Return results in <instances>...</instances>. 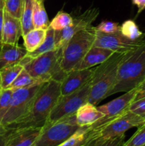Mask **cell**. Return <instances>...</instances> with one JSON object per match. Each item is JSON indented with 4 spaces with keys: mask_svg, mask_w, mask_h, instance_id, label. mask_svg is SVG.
I'll list each match as a JSON object with an SVG mask.
<instances>
[{
    "mask_svg": "<svg viewBox=\"0 0 145 146\" xmlns=\"http://www.w3.org/2000/svg\"><path fill=\"white\" fill-rule=\"evenodd\" d=\"M61 96V81L51 79L45 82L34 97L27 112L8 130L42 128L48 121Z\"/></svg>",
    "mask_w": 145,
    "mask_h": 146,
    "instance_id": "cell-1",
    "label": "cell"
},
{
    "mask_svg": "<svg viewBox=\"0 0 145 146\" xmlns=\"http://www.w3.org/2000/svg\"><path fill=\"white\" fill-rule=\"evenodd\" d=\"M145 79V39L125 53L119 64L116 83L109 96L136 88Z\"/></svg>",
    "mask_w": 145,
    "mask_h": 146,
    "instance_id": "cell-2",
    "label": "cell"
},
{
    "mask_svg": "<svg viewBox=\"0 0 145 146\" xmlns=\"http://www.w3.org/2000/svg\"><path fill=\"white\" fill-rule=\"evenodd\" d=\"M124 54L115 52L106 61L94 68L90 80L88 102L96 106L109 96L116 83L118 67Z\"/></svg>",
    "mask_w": 145,
    "mask_h": 146,
    "instance_id": "cell-3",
    "label": "cell"
},
{
    "mask_svg": "<svg viewBox=\"0 0 145 146\" xmlns=\"http://www.w3.org/2000/svg\"><path fill=\"white\" fill-rule=\"evenodd\" d=\"M144 123V119L128 110L116 118L88 126V133L85 143L117 138L125 135L128 130Z\"/></svg>",
    "mask_w": 145,
    "mask_h": 146,
    "instance_id": "cell-4",
    "label": "cell"
},
{
    "mask_svg": "<svg viewBox=\"0 0 145 146\" xmlns=\"http://www.w3.org/2000/svg\"><path fill=\"white\" fill-rule=\"evenodd\" d=\"M63 48H55L34 58L24 57L19 64L31 76L45 83L51 79L61 81L65 76L61 68Z\"/></svg>",
    "mask_w": 145,
    "mask_h": 146,
    "instance_id": "cell-5",
    "label": "cell"
},
{
    "mask_svg": "<svg viewBox=\"0 0 145 146\" xmlns=\"http://www.w3.org/2000/svg\"><path fill=\"white\" fill-rule=\"evenodd\" d=\"M96 28H89L75 34L63 48L61 68L65 74L72 71L80 62L90 48L93 46Z\"/></svg>",
    "mask_w": 145,
    "mask_h": 146,
    "instance_id": "cell-6",
    "label": "cell"
},
{
    "mask_svg": "<svg viewBox=\"0 0 145 146\" xmlns=\"http://www.w3.org/2000/svg\"><path fill=\"white\" fill-rule=\"evenodd\" d=\"M80 128V126L77 123L75 113L54 122H46L42 127L35 146H58Z\"/></svg>",
    "mask_w": 145,
    "mask_h": 146,
    "instance_id": "cell-7",
    "label": "cell"
},
{
    "mask_svg": "<svg viewBox=\"0 0 145 146\" xmlns=\"http://www.w3.org/2000/svg\"><path fill=\"white\" fill-rule=\"evenodd\" d=\"M44 84L34 86L29 88L13 89L10 107L1 123L2 126L8 130L9 128L24 115L29 108L34 97Z\"/></svg>",
    "mask_w": 145,
    "mask_h": 146,
    "instance_id": "cell-8",
    "label": "cell"
},
{
    "mask_svg": "<svg viewBox=\"0 0 145 146\" xmlns=\"http://www.w3.org/2000/svg\"><path fill=\"white\" fill-rule=\"evenodd\" d=\"M90 81L82 88L65 96H61L51 111L47 122H54L76 113L78 108L88 102Z\"/></svg>",
    "mask_w": 145,
    "mask_h": 146,
    "instance_id": "cell-9",
    "label": "cell"
},
{
    "mask_svg": "<svg viewBox=\"0 0 145 146\" xmlns=\"http://www.w3.org/2000/svg\"><path fill=\"white\" fill-rule=\"evenodd\" d=\"M98 9H88L72 19V24L60 31H55L56 48H63L71 38L79 31L90 27L99 15Z\"/></svg>",
    "mask_w": 145,
    "mask_h": 146,
    "instance_id": "cell-10",
    "label": "cell"
},
{
    "mask_svg": "<svg viewBox=\"0 0 145 146\" xmlns=\"http://www.w3.org/2000/svg\"><path fill=\"white\" fill-rule=\"evenodd\" d=\"M142 41H130L124 36L120 31L114 34H105L96 29V36L92 46L106 48L113 52L126 53L139 45Z\"/></svg>",
    "mask_w": 145,
    "mask_h": 146,
    "instance_id": "cell-11",
    "label": "cell"
},
{
    "mask_svg": "<svg viewBox=\"0 0 145 146\" xmlns=\"http://www.w3.org/2000/svg\"><path fill=\"white\" fill-rule=\"evenodd\" d=\"M136 91V88H134L131 91L125 92L124 95L120 96L104 105L98 106V110L104 114V117L95 123H102L107 120L112 119L128 111L130 104L134 100Z\"/></svg>",
    "mask_w": 145,
    "mask_h": 146,
    "instance_id": "cell-12",
    "label": "cell"
},
{
    "mask_svg": "<svg viewBox=\"0 0 145 146\" xmlns=\"http://www.w3.org/2000/svg\"><path fill=\"white\" fill-rule=\"evenodd\" d=\"M94 68L73 69L67 73L61 82V96L75 92L88 84L92 78Z\"/></svg>",
    "mask_w": 145,
    "mask_h": 146,
    "instance_id": "cell-13",
    "label": "cell"
},
{
    "mask_svg": "<svg viewBox=\"0 0 145 146\" xmlns=\"http://www.w3.org/2000/svg\"><path fill=\"white\" fill-rule=\"evenodd\" d=\"M42 128H22L8 130L5 146H35Z\"/></svg>",
    "mask_w": 145,
    "mask_h": 146,
    "instance_id": "cell-14",
    "label": "cell"
},
{
    "mask_svg": "<svg viewBox=\"0 0 145 146\" xmlns=\"http://www.w3.org/2000/svg\"><path fill=\"white\" fill-rule=\"evenodd\" d=\"M28 51L17 44H1L0 50V70L5 67L19 64Z\"/></svg>",
    "mask_w": 145,
    "mask_h": 146,
    "instance_id": "cell-15",
    "label": "cell"
},
{
    "mask_svg": "<svg viewBox=\"0 0 145 146\" xmlns=\"http://www.w3.org/2000/svg\"><path fill=\"white\" fill-rule=\"evenodd\" d=\"M21 36L22 27L20 19L11 17L4 9L2 44H17Z\"/></svg>",
    "mask_w": 145,
    "mask_h": 146,
    "instance_id": "cell-16",
    "label": "cell"
},
{
    "mask_svg": "<svg viewBox=\"0 0 145 146\" xmlns=\"http://www.w3.org/2000/svg\"><path fill=\"white\" fill-rule=\"evenodd\" d=\"M114 53L106 48L92 46L74 69H86L98 66L106 61Z\"/></svg>",
    "mask_w": 145,
    "mask_h": 146,
    "instance_id": "cell-17",
    "label": "cell"
},
{
    "mask_svg": "<svg viewBox=\"0 0 145 146\" xmlns=\"http://www.w3.org/2000/svg\"><path fill=\"white\" fill-rule=\"evenodd\" d=\"M77 123L80 127L90 126L104 117L98 107L90 102L81 106L75 113Z\"/></svg>",
    "mask_w": 145,
    "mask_h": 146,
    "instance_id": "cell-18",
    "label": "cell"
},
{
    "mask_svg": "<svg viewBox=\"0 0 145 146\" xmlns=\"http://www.w3.org/2000/svg\"><path fill=\"white\" fill-rule=\"evenodd\" d=\"M33 24L34 29L47 30L49 27L50 22L44 6V0H34Z\"/></svg>",
    "mask_w": 145,
    "mask_h": 146,
    "instance_id": "cell-19",
    "label": "cell"
},
{
    "mask_svg": "<svg viewBox=\"0 0 145 146\" xmlns=\"http://www.w3.org/2000/svg\"><path fill=\"white\" fill-rule=\"evenodd\" d=\"M46 31L45 29H34L22 36L24 46L28 52L34 51L44 42L46 36Z\"/></svg>",
    "mask_w": 145,
    "mask_h": 146,
    "instance_id": "cell-20",
    "label": "cell"
},
{
    "mask_svg": "<svg viewBox=\"0 0 145 146\" xmlns=\"http://www.w3.org/2000/svg\"><path fill=\"white\" fill-rule=\"evenodd\" d=\"M55 48H56V42L55 38V30L49 27L46 31V36L44 42L34 51L27 53L26 57L28 58H34L48 51H53Z\"/></svg>",
    "mask_w": 145,
    "mask_h": 146,
    "instance_id": "cell-21",
    "label": "cell"
},
{
    "mask_svg": "<svg viewBox=\"0 0 145 146\" xmlns=\"http://www.w3.org/2000/svg\"><path fill=\"white\" fill-rule=\"evenodd\" d=\"M120 33L127 38L132 41H141L145 39V34L139 29L134 20L128 19L120 26Z\"/></svg>",
    "mask_w": 145,
    "mask_h": 146,
    "instance_id": "cell-22",
    "label": "cell"
},
{
    "mask_svg": "<svg viewBox=\"0 0 145 146\" xmlns=\"http://www.w3.org/2000/svg\"><path fill=\"white\" fill-rule=\"evenodd\" d=\"M24 68L20 64L5 67L0 70L1 89L8 88Z\"/></svg>",
    "mask_w": 145,
    "mask_h": 146,
    "instance_id": "cell-23",
    "label": "cell"
},
{
    "mask_svg": "<svg viewBox=\"0 0 145 146\" xmlns=\"http://www.w3.org/2000/svg\"><path fill=\"white\" fill-rule=\"evenodd\" d=\"M34 0H24V9L20 19L22 27V36L34 29L33 24V11Z\"/></svg>",
    "mask_w": 145,
    "mask_h": 146,
    "instance_id": "cell-24",
    "label": "cell"
},
{
    "mask_svg": "<svg viewBox=\"0 0 145 146\" xmlns=\"http://www.w3.org/2000/svg\"><path fill=\"white\" fill-rule=\"evenodd\" d=\"M44 82L31 76L28 71L23 68L22 71L20 72L18 76L16 77L14 82L10 85L8 88L11 89H16V88H29V87L34 86L38 85V84H44Z\"/></svg>",
    "mask_w": 145,
    "mask_h": 146,
    "instance_id": "cell-25",
    "label": "cell"
},
{
    "mask_svg": "<svg viewBox=\"0 0 145 146\" xmlns=\"http://www.w3.org/2000/svg\"><path fill=\"white\" fill-rule=\"evenodd\" d=\"M72 19L73 18L69 14L63 11H60L50 22L49 27L55 31H60L71 25Z\"/></svg>",
    "mask_w": 145,
    "mask_h": 146,
    "instance_id": "cell-26",
    "label": "cell"
},
{
    "mask_svg": "<svg viewBox=\"0 0 145 146\" xmlns=\"http://www.w3.org/2000/svg\"><path fill=\"white\" fill-rule=\"evenodd\" d=\"M88 126L80 127L66 141L58 146H81L83 145L88 137Z\"/></svg>",
    "mask_w": 145,
    "mask_h": 146,
    "instance_id": "cell-27",
    "label": "cell"
},
{
    "mask_svg": "<svg viewBox=\"0 0 145 146\" xmlns=\"http://www.w3.org/2000/svg\"><path fill=\"white\" fill-rule=\"evenodd\" d=\"M24 5V0H4V9L11 17L20 19Z\"/></svg>",
    "mask_w": 145,
    "mask_h": 146,
    "instance_id": "cell-28",
    "label": "cell"
},
{
    "mask_svg": "<svg viewBox=\"0 0 145 146\" xmlns=\"http://www.w3.org/2000/svg\"><path fill=\"white\" fill-rule=\"evenodd\" d=\"M12 94L13 89L11 88L0 90V124L9 108Z\"/></svg>",
    "mask_w": 145,
    "mask_h": 146,
    "instance_id": "cell-29",
    "label": "cell"
},
{
    "mask_svg": "<svg viewBox=\"0 0 145 146\" xmlns=\"http://www.w3.org/2000/svg\"><path fill=\"white\" fill-rule=\"evenodd\" d=\"M132 137L122 146H143L145 145V123L137 127Z\"/></svg>",
    "mask_w": 145,
    "mask_h": 146,
    "instance_id": "cell-30",
    "label": "cell"
},
{
    "mask_svg": "<svg viewBox=\"0 0 145 146\" xmlns=\"http://www.w3.org/2000/svg\"><path fill=\"white\" fill-rule=\"evenodd\" d=\"M95 28L97 31L105 34H114L120 31V26L118 23L109 21H102Z\"/></svg>",
    "mask_w": 145,
    "mask_h": 146,
    "instance_id": "cell-31",
    "label": "cell"
},
{
    "mask_svg": "<svg viewBox=\"0 0 145 146\" xmlns=\"http://www.w3.org/2000/svg\"><path fill=\"white\" fill-rule=\"evenodd\" d=\"M125 135L117 137L112 139L105 140V141H95V142L85 143L84 146H122L125 143Z\"/></svg>",
    "mask_w": 145,
    "mask_h": 146,
    "instance_id": "cell-32",
    "label": "cell"
},
{
    "mask_svg": "<svg viewBox=\"0 0 145 146\" xmlns=\"http://www.w3.org/2000/svg\"><path fill=\"white\" fill-rule=\"evenodd\" d=\"M128 110L145 120V98L133 101Z\"/></svg>",
    "mask_w": 145,
    "mask_h": 146,
    "instance_id": "cell-33",
    "label": "cell"
},
{
    "mask_svg": "<svg viewBox=\"0 0 145 146\" xmlns=\"http://www.w3.org/2000/svg\"><path fill=\"white\" fill-rule=\"evenodd\" d=\"M136 94L135 96L134 101H136V100L141 99L142 98H145V79L139 86L136 88Z\"/></svg>",
    "mask_w": 145,
    "mask_h": 146,
    "instance_id": "cell-34",
    "label": "cell"
},
{
    "mask_svg": "<svg viewBox=\"0 0 145 146\" xmlns=\"http://www.w3.org/2000/svg\"><path fill=\"white\" fill-rule=\"evenodd\" d=\"M132 2L134 5L137 7L138 11L136 16L141 14L145 9V0H132Z\"/></svg>",
    "mask_w": 145,
    "mask_h": 146,
    "instance_id": "cell-35",
    "label": "cell"
},
{
    "mask_svg": "<svg viewBox=\"0 0 145 146\" xmlns=\"http://www.w3.org/2000/svg\"><path fill=\"white\" fill-rule=\"evenodd\" d=\"M3 27H4V9L0 11V45L2 44Z\"/></svg>",
    "mask_w": 145,
    "mask_h": 146,
    "instance_id": "cell-36",
    "label": "cell"
},
{
    "mask_svg": "<svg viewBox=\"0 0 145 146\" xmlns=\"http://www.w3.org/2000/svg\"><path fill=\"white\" fill-rule=\"evenodd\" d=\"M7 133L0 134V146H5L7 141Z\"/></svg>",
    "mask_w": 145,
    "mask_h": 146,
    "instance_id": "cell-37",
    "label": "cell"
},
{
    "mask_svg": "<svg viewBox=\"0 0 145 146\" xmlns=\"http://www.w3.org/2000/svg\"><path fill=\"white\" fill-rule=\"evenodd\" d=\"M7 132H8V130L0 124V134H5Z\"/></svg>",
    "mask_w": 145,
    "mask_h": 146,
    "instance_id": "cell-38",
    "label": "cell"
},
{
    "mask_svg": "<svg viewBox=\"0 0 145 146\" xmlns=\"http://www.w3.org/2000/svg\"><path fill=\"white\" fill-rule=\"evenodd\" d=\"M4 8V0H0V11Z\"/></svg>",
    "mask_w": 145,
    "mask_h": 146,
    "instance_id": "cell-39",
    "label": "cell"
},
{
    "mask_svg": "<svg viewBox=\"0 0 145 146\" xmlns=\"http://www.w3.org/2000/svg\"><path fill=\"white\" fill-rule=\"evenodd\" d=\"M1 89V77H0V90Z\"/></svg>",
    "mask_w": 145,
    "mask_h": 146,
    "instance_id": "cell-40",
    "label": "cell"
},
{
    "mask_svg": "<svg viewBox=\"0 0 145 146\" xmlns=\"http://www.w3.org/2000/svg\"><path fill=\"white\" fill-rule=\"evenodd\" d=\"M0 50H1V45H0Z\"/></svg>",
    "mask_w": 145,
    "mask_h": 146,
    "instance_id": "cell-41",
    "label": "cell"
},
{
    "mask_svg": "<svg viewBox=\"0 0 145 146\" xmlns=\"http://www.w3.org/2000/svg\"><path fill=\"white\" fill-rule=\"evenodd\" d=\"M81 146H84V145H81Z\"/></svg>",
    "mask_w": 145,
    "mask_h": 146,
    "instance_id": "cell-42",
    "label": "cell"
},
{
    "mask_svg": "<svg viewBox=\"0 0 145 146\" xmlns=\"http://www.w3.org/2000/svg\"><path fill=\"white\" fill-rule=\"evenodd\" d=\"M143 146H145V145H143Z\"/></svg>",
    "mask_w": 145,
    "mask_h": 146,
    "instance_id": "cell-43",
    "label": "cell"
}]
</instances>
